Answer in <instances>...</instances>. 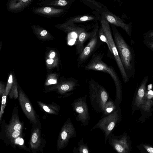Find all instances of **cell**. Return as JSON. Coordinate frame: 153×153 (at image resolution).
I'll use <instances>...</instances> for the list:
<instances>
[{"label": "cell", "instance_id": "16", "mask_svg": "<svg viewBox=\"0 0 153 153\" xmlns=\"http://www.w3.org/2000/svg\"><path fill=\"white\" fill-rule=\"evenodd\" d=\"M86 14L75 16L71 19L70 22L71 23L85 22L91 21L100 20L101 16L98 14Z\"/></svg>", "mask_w": 153, "mask_h": 153}, {"label": "cell", "instance_id": "17", "mask_svg": "<svg viewBox=\"0 0 153 153\" xmlns=\"http://www.w3.org/2000/svg\"><path fill=\"white\" fill-rule=\"evenodd\" d=\"M81 1L91 9L95 10L96 12L100 15L103 9L105 7L100 3L95 0H82Z\"/></svg>", "mask_w": 153, "mask_h": 153}, {"label": "cell", "instance_id": "29", "mask_svg": "<svg viewBox=\"0 0 153 153\" xmlns=\"http://www.w3.org/2000/svg\"><path fill=\"white\" fill-rule=\"evenodd\" d=\"M143 42L146 46L153 51V38L143 39Z\"/></svg>", "mask_w": 153, "mask_h": 153}, {"label": "cell", "instance_id": "30", "mask_svg": "<svg viewBox=\"0 0 153 153\" xmlns=\"http://www.w3.org/2000/svg\"><path fill=\"white\" fill-rule=\"evenodd\" d=\"M141 146L148 153H153V146L147 143H143Z\"/></svg>", "mask_w": 153, "mask_h": 153}, {"label": "cell", "instance_id": "40", "mask_svg": "<svg viewBox=\"0 0 153 153\" xmlns=\"http://www.w3.org/2000/svg\"><path fill=\"white\" fill-rule=\"evenodd\" d=\"M22 1L24 2H26V1H28V0H22Z\"/></svg>", "mask_w": 153, "mask_h": 153}, {"label": "cell", "instance_id": "18", "mask_svg": "<svg viewBox=\"0 0 153 153\" xmlns=\"http://www.w3.org/2000/svg\"><path fill=\"white\" fill-rule=\"evenodd\" d=\"M22 126L17 115L13 116L10 124L7 126V131H18L21 130Z\"/></svg>", "mask_w": 153, "mask_h": 153}, {"label": "cell", "instance_id": "36", "mask_svg": "<svg viewBox=\"0 0 153 153\" xmlns=\"http://www.w3.org/2000/svg\"><path fill=\"white\" fill-rule=\"evenodd\" d=\"M53 60L52 59H48L46 60L47 63L48 65H51L52 64L53 62Z\"/></svg>", "mask_w": 153, "mask_h": 153}, {"label": "cell", "instance_id": "4", "mask_svg": "<svg viewBox=\"0 0 153 153\" xmlns=\"http://www.w3.org/2000/svg\"><path fill=\"white\" fill-rule=\"evenodd\" d=\"M121 119V111L120 106L110 114L103 116L93 127L91 131L96 128L100 129L104 134L105 142L106 143L113 134L114 129Z\"/></svg>", "mask_w": 153, "mask_h": 153}, {"label": "cell", "instance_id": "8", "mask_svg": "<svg viewBox=\"0 0 153 153\" xmlns=\"http://www.w3.org/2000/svg\"><path fill=\"white\" fill-rule=\"evenodd\" d=\"M76 134L75 127L70 119H68L62 126L58 138L57 148L62 149L66 146L69 140L75 137Z\"/></svg>", "mask_w": 153, "mask_h": 153}, {"label": "cell", "instance_id": "34", "mask_svg": "<svg viewBox=\"0 0 153 153\" xmlns=\"http://www.w3.org/2000/svg\"><path fill=\"white\" fill-rule=\"evenodd\" d=\"M43 10L45 13H48L51 12V9L50 7H46L43 9Z\"/></svg>", "mask_w": 153, "mask_h": 153}, {"label": "cell", "instance_id": "9", "mask_svg": "<svg viewBox=\"0 0 153 153\" xmlns=\"http://www.w3.org/2000/svg\"><path fill=\"white\" fill-rule=\"evenodd\" d=\"M99 37L98 32L90 40L88 44L79 55L77 60V65L79 68H80L84 65L99 45Z\"/></svg>", "mask_w": 153, "mask_h": 153}, {"label": "cell", "instance_id": "14", "mask_svg": "<svg viewBox=\"0 0 153 153\" xmlns=\"http://www.w3.org/2000/svg\"><path fill=\"white\" fill-rule=\"evenodd\" d=\"M19 100L21 107L27 117L36 123V117L33 108L24 93L21 89L19 91Z\"/></svg>", "mask_w": 153, "mask_h": 153}, {"label": "cell", "instance_id": "41", "mask_svg": "<svg viewBox=\"0 0 153 153\" xmlns=\"http://www.w3.org/2000/svg\"></svg>", "mask_w": 153, "mask_h": 153}, {"label": "cell", "instance_id": "11", "mask_svg": "<svg viewBox=\"0 0 153 153\" xmlns=\"http://www.w3.org/2000/svg\"><path fill=\"white\" fill-rule=\"evenodd\" d=\"M80 85L77 79L71 77L61 80L56 88L59 94L63 97H67L72 95Z\"/></svg>", "mask_w": 153, "mask_h": 153}, {"label": "cell", "instance_id": "27", "mask_svg": "<svg viewBox=\"0 0 153 153\" xmlns=\"http://www.w3.org/2000/svg\"><path fill=\"white\" fill-rule=\"evenodd\" d=\"M7 96L6 95V91H4L2 94V100L1 105V108L0 113V120L4 113V109L6 105Z\"/></svg>", "mask_w": 153, "mask_h": 153}, {"label": "cell", "instance_id": "5", "mask_svg": "<svg viewBox=\"0 0 153 153\" xmlns=\"http://www.w3.org/2000/svg\"><path fill=\"white\" fill-rule=\"evenodd\" d=\"M100 21L101 26L108 39L112 53L113 55L124 82L125 83H126L128 81L129 78L126 74L119 56L117 50L112 36L109 23L104 17L101 16Z\"/></svg>", "mask_w": 153, "mask_h": 153}, {"label": "cell", "instance_id": "37", "mask_svg": "<svg viewBox=\"0 0 153 153\" xmlns=\"http://www.w3.org/2000/svg\"><path fill=\"white\" fill-rule=\"evenodd\" d=\"M56 55V53H55L53 51L52 52L50 55V57L51 59H53L54 57Z\"/></svg>", "mask_w": 153, "mask_h": 153}, {"label": "cell", "instance_id": "3", "mask_svg": "<svg viewBox=\"0 0 153 153\" xmlns=\"http://www.w3.org/2000/svg\"><path fill=\"white\" fill-rule=\"evenodd\" d=\"M91 104L97 112L102 113L105 105L109 98V95L105 87L91 78L88 84Z\"/></svg>", "mask_w": 153, "mask_h": 153}, {"label": "cell", "instance_id": "21", "mask_svg": "<svg viewBox=\"0 0 153 153\" xmlns=\"http://www.w3.org/2000/svg\"><path fill=\"white\" fill-rule=\"evenodd\" d=\"M38 103L40 106L45 111L53 114H57V111H59V108H55L53 105H47L41 102L38 101Z\"/></svg>", "mask_w": 153, "mask_h": 153}, {"label": "cell", "instance_id": "38", "mask_svg": "<svg viewBox=\"0 0 153 153\" xmlns=\"http://www.w3.org/2000/svg\"><path fill=\"white\" fill-rule=\"evenodd\" d=\"M47 32L46 30H43L42 31L40 35L41 36H45L47 33Z\"/></svg>", "mask_w": 153, "mask_h": 153}, {"label": "cell", "instance_id": "39", "mask_svg": "<svg viewBox=\"0 0 153 153\" xmlns=\"http://www.w3.org/2000/svg\"><path fill=\"white\" fill-rule=\"evenodd\" d=\"M73 153H79L78 150L76 147H74L73 150Z\"/></svg>", "mask_w": 153, "mask_h": 153}, {"label": "cell", "instance_id": "22", "mask_svg": "<svg viewBox=\"0 0 153 153\" xmlns=\"http://www.w3.org/2000/svg\"><path fill=\"white\" fill-rule=\"evenodd\" d=\"M18 92L17 83L14 79L13 85L8 94L9 97L11 99H16L19 95Z\"/></svg>", "mask_w": 153, "mask_h": 153}, {"label": "cell", "instance_id": "28", "mask_svg": "<svg viewBox=\"0 0 153 153\" xmlns=\"http://www.w3.org/2000/svg\"><path fill=\"white\" fill-rule=\"evenodd\" d=\"M21 130L18 131H7L8 134L12 140L18 137L20 135Z\"/></svg>", "mask_w": 153, "mask_h": 153}, {"label": "cell", "instance_id": "10", "mask_svg": "<svg viewBox=\"0 0 153 153\" xmlns=\"http://www.w3.org/2000/svg\"><path fill=\"white\" fill-rule=\"evenodd\" d=\"M100 15L104 17L109 23L122 28L131 38V22L128 24L125 23L122 19L110 12L106 7L103 9Z\"/></svg>", "mask_w": 153, "mask_h": 153}, {"label": "cell", "instance_id": "33", "mask_svg": "<svg viewBox=\"0 0 153 153\" xmlns=\"http://www.w3.org/2000/svg\"><path fill=\"white\" fill-rule=\"evenodd\" d=\"M5 88L4 87V85L1 82L0 84V95L1 96L3 93L5 91Z\"/></svg>", "mask_w": 153, "mask_h": 153}, {"label": "cell", "instance_id": "13", "mask_svg": "<svg viewBox=\"0 0 153 153\" xmlns=\"http://www.w3.org/2000/svg\"><path fill=\"white\" fill-rule=\"evenodd\" d=\"M99 29V25L97 23L91 31L88 32L85 30L79 33L75 44L76 54L77 55H79L84 48V43L88 39L90 40L96 35L98 32Z\"/></svg>", "mask_w": 153, "mask_h": 153}, {"label": "cell", "instance_id": "1", "mask_svg": "<svg viewBox=\"0 0 153 153\" xmlns=\"http://www.w3.org/2000/svg\"><path fill=\"white\" fill-rule=\"evenodd\" d=\"M103 55L94 54L89 61L84 66L85 69L102 72L109 74L114 82L115 87V103L120 107L122 100V91L121 81L114 68L105 63L102 60Z\"/></svg>", "mask_w": 153, "mask_h": 153}, {"label": "cell", "instance_id": "26", "mask_svg": "<svg viewBox=\"0 0 153 153\" xmlns=\"http://www.w3.org/2000/svg\"><path fill=\"white\" fill-rule=\"evenodd\" d=\"M14 79V78L13 77V74H10L9 76L7 85L5 87V91L7 96L8 95L12 87Z\"/></svg>", "mask_w": 153, "mask_h": 153}, {"label": "cell", "instance_id": "12", "mask_svg": "<svg viewBox=\"0 0 153 153\" xmlns=\"http://www.w3.org/2000/svg\"><path fill=\"white\" fill-rule=\"evenodd\" d=\"M148 79V76H145L136 90L132 104V114L135 111L140 109L146 99L147 92L146 86Z\"/></svg>", "mask_w": 153, "mask_h": 153}, {"label": "cell", "instance_id": "19", "mask_svg": "<svg viewBox=\"0 0 153 153\" xmlns=\"http://www.w3.org/2000/svg\"><path fill=\"white\" fill-rule=\"evenodd\" d=\"M40 135L39 129L36 128L33 131L30 141V145L32 149L38 148L40 144Z\"/></svg>", "mask_w": 153, "mask_h": 153}, {"label": "cell", "instance_id": "7", "mask_svg": "<svg viewBox=\"0 0 153 153\" xmlns=\"http://www.w3.org/2000/svg\"><path fill=\"white\" fill-rule=\"evenodd\" d=\"M110 145L117 153H130L131 142L126 132L119 136L113 134L109 139Z\"/></svg>", "mask_w": 153, "mask_h": 153}, {"label": "cell", "instance_id": "2", "mask_svg": "<svg viewBox=\"0 0 153 153\" xmlns=\"http://www.w3.org/2000/svg\"><path fill=\"white\" fill-rule=\"evenodd\" d=\"M114 40L122 64L129 78L135 71V56L132 48L126 42L115 26L111 25Z\"/></svg>", "mask_w": 153, "mask_h": 153}, {"label": "cell", "instance_id": "15", "mask_svg": "<svg viewBox=\"0 0 153 153\" xmlns=\"http://www.w3.org/2000/svg\"><path fill=\"white\" fill-rule=\"evenodd\" d=\"M153 106V100H151L150 97H148L146 95V98L145 101L139 109L141 111V116L139 119V122H143L151 115L152 112L153 110L152 108Z\"/></svg>", "mask_w": 153, "mask_h": 153}, {"label": "cell", "instance_id": "23", "mask_svg": "<svg viewBox=\"0 0 153 153\" xmlns=\"http://www.w3.org/2000/svg\"><path fill=\"white\" fill-rule=\"evenodd\" d=\"M78 145L79 153H90L87 144L84 142L83 138L79 141Z\"/></svg>", "mask_w": 153, "mask_h": 153}, {"label": "cell", "instance_id": "24", "mask_svg": "<svg viewBox=\"0 0 153 153\" xmlns=\"http://www.w3.org/2000/svg\"><path fill=\"white\" fill-rule=\"evenodd\" d=\"M58 75L55 74H49L45 82L46 85L54 84L57 82Z\"/></svg>", "mask_w": 153, "mask_h": 153}, {"label": "cell", "instance_id": "35", "mask_svg": "<svg viewBox=\"0 0 153 153\" xmlns=\"http://www.w3.org/2000/svg\"><path fill=\"white\" fill-rule=\"evenodd\" d=\"M138 148H139L141 153H148L143 149L141 145L139 146Z\"/></svg>", "mask_w": 153, "mask_h": 153}, {"label": "cell", "instance_id": "32", "mask_svg": "<svg viewBox=\"0 0 153 153\" xmlns=\"http://www.w3.org/2000/svg\"><path fill=\"white\" fill-rule=\"evenodd\" d=\"M68 1L65 0H59L58 1V4L60 6H66L68 4Z\"/></svg>", "mask_w": 153, "mask_h": 153}, {"label": "cell", "instance_id": "6", "mask_svg": "<svg viewBox=\"0 0 153 153\" xmlns=\"http://www.w3.org/2000/svg\"><path fill=\"white\" fill-rule=\"evenodd\" d=\"M85 95L75 100L72 104L75 118L84 126L88 125L90 119Z\"/></svg>", "mask_w": 153, "mask_h": 153}, {"label": "cell", "instance_id": "25", "mask_svg": "<svg viewBox=\"0 0 153 153\" xmlns=\"http://www.w3.org/2000/svg\"><path fill=\"white\" fill-rule=\"evenodd\" d=\"M98 35L101 41L105 42L107 44L109 51L112 53L108 39L101 26L99 29Z\"/></svg>", "mask_w": 153, "mask_h": 153}, {"label": "cell", "instance_id": "31", "mask_svg": "<svg viewBox=\"0 0 153 153\" xmlns=\"http://www.w3.org/2000/svg\"><path fill=\"white\" fill-rule=\"evenodd\" d=\"M143 39L153 38V30H150L143 34Z\"/></svg>", "mask_w": 153, "mask_h": 153}, {"label": "cell", "instance_id": "20", "mask_svg": "<svg viewBox=\"0 0 153 153\" xmlns=\"http://www.w3.org/2000/svg\"><path fill=\"white\" fill-rule=\"evenodd\" d=\"M115 102L111 100H108L105 103L102 113L103 116L109 115L117 108Z\"/></svg>", "mask_w": 153, "mask_h": 153}]
</instances>
